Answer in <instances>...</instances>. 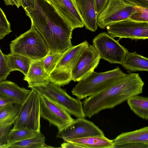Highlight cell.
<instances>
[{
	"label": "cell",
	"instance_id": "cell-1",
	"mask_svg": "<svg viewBox=\"0 0 148 148\" xmlns=\"http://www.w3.org/2000/svg\"><path fill=\"white\" fill-rule=\"evenodd\" d=\"M50 52L63 53L72 46L73 29L46 0H36L34 8L26 12Z\"/></svg>",
	"mask_w": 148,
	"mask_h": 148
},
{
	"label": "cell",
	"instance_id": "cell-2",
	"mask_svg": "<svg viewBox=\"0 0 148 148\" xmlns=\"http://www.w3.org/2000/svg\"><path fill=\"white\" fill-rule=\"evenodd\" d=\"M144 83L138 73L125 74L107 88L85 99L82 102L86 117L111 109L143 92Z\"/></svg>",
	"mask_w": 148,
	"mask_h": 148
},
{
	"label": "cell",
	"instance_id": "cell-3",
	"mask_svg": "<svg viewBox=\"0 0 148 148\" xmlns=\"http://www.w3.org/2000/svg\"><path fill=\"white\" fill-rule=\"evenodd\" d=\"M125 74L119 66L104 72L93 71L78 81L71 92L80 100L85 99L107 88Z\"/></svg>",
	"mask_w": 148,
	"mask_h": 148
},
{
	"label": "cell",
	"instance_id": "cell-4",
	"mask_svg": "<svg viewBox=\"0 0 148 148\" xmlns=\"http://www.w3.org/2000/svg\"><path fill=\"white\" fill-rule=\"evenodd\" d=\"M10 53L27 57L32 60L44 58L49 50L45 40L32 26L26 32L12 41Z\"/></svg>",
	"mask_w": 148,
	"mask_h": 148
},
{
	"label": "cell",
	"instance_id": "cell-5",
	"mask_svg": "<svg viewBox=\"0 0 148 148\" xmlns=\"http://www.w3.org/2000/svg\"><path fill=\"white\" fill-rule=\"evenodd\" d=\"M40 102L39 94L32 89L21 105L14 130L27 129L40 132Z\"/></svg>",
	"mask_w": 148,
	"mask_h": 148
},
{
	"label": "cell",
	"instance_id": "cell-6",
	"mask_svg": "<svg viewBox=\"0 0 148 148\" xmlns=\"http://www.w3.org/2000/svg\"><path fill=\"white\" fill-rule=\"evenodd\" d=\"M31 88L58 103L69 113L77 118L86 117L80 100L69 96L65 90L60 86L50 82L45 85L34 86Z\"/></svg>",
	"mask_w": 148,
	"mask_h": 148
},
{
	"label": "cell",
	"instance_id": "cell-7",
	"mask_svg": "<svg viewBox=\"0 0 148 148\" xmlns=\"http://www.w3.org/2000/svg\"><path fill=\"white\" fill-rule=\"evenodd\" d=\"M107 32H103L96 36L92 40V45L99 53L101 58L111 64H122L128 50Z\"/></svg>",
	"mask_w": 148,
	"mask_h": 148
},
{
	"label": "cell",
	"instance_id": "cell-8",
	"mask_svg": "<svg viewBox=\"0 0 148 148\" xmlns=\"http://www.w3.org/2000/svg\"><path fill=\"white\" fill-rule=\"evenodd\" d=\"M139 10V7L124 0H109L97 17L98 26L103 29L110 25L129 19L131 15Z\"/></svg>",
	"mask_w": 148,
	"mask_h": 148
},
{
	"label": "cell",
	"instance_id": "cell-9",
	"mask_svg": "<svg viewBox=\"0 0 148 148\" xmlns=\"http://www.w3.org/2000/svg\"><path fill=\"white\" fill-rule=\"evenodd\" d=\"M108 34L114 38L132 40L148 38V22H139L128 19L113 23L106 27Z\"/></svg>",
	"mask_w": 148,
	"mask_h": 148
},
{
	"label": "cell",
	"instance_id": "cell-10",
	"mask_svg": "<svg viewBox=\"0 0 148 148\" xmlns=\"http://www.w3.org/2000/svg\"><path fill=\"white\" fill-rule=\"evenodd\" d=\"M38 94L40 102V116L47 120L50 125L52 124L56 126L59 131L73 121L74 119L63 108L45 96Z\"/></svg>",
	"mask_w": 148,
	"mask_h": 148
},
{
	"label": "cell",
	"instance_id": "cell-11",
	"mask_svg": "<svg viewBox=\"0 0 148 148\" xmlns=\"http://www.w3.org/2000/svg\"><path fill=\"white\" fill-rule=\"evenodd\" d=\"M104 136L103 131L93 122L85 118H79L74 119L66 127L58 131L56 137L66 140L86 137Z\"/></svg>",
	"mask_w": 148,
	"mask_h": 148
},
{
	"label": "cell",
	"instance_id": "cell-12",
	"mask_svg": "<svg viewBox=\"0 0 148 148\" xmlns=\"http://www.w3.org/2000/svg\"><path fill=\"white\" fill-rule=\"evenodd\" d=\"M101 59L95 48L89 44L82 51L72 69V80L78 82L89 75L97 66Z\"/></svg>",
	"mask_w": 148,
	"mask_h": 148
},
{
	"label": "cell",
	"instance_id": "cell-13",
	"mask_svg": "<svg viewBox=\"0 0 148 148\" xmlns=\"http://www.w3.org/2000/svg\"><path fill=\"white\" fill-rule=\"evenodd\" d=\"M60 15L70 25L73 30L84 26L77 10L75 0H46Z\"/></svg>",
	"mask_w": 148,
	"mask_h": 148
},
{
	"label": "cell",
	"instance_id": "cell-14",
	"mask_svg": "<svg viewBox=\"0 0 148 148\" xmlns=\"http://www.w3.org/2000/svg\"><path fill=\"white\" fill-rule=\"evenodd\" d=\"M112 141L114 148H148V127L123 132Z\"/></svg>",
	"mask_w": 148,
	"mask_h": 148
},
{
	"label": "cell",
	"instance_id": "cell-15",
	"mask_svg": "<svg viewBox=\"0 0 148 148\" xmlns=\"http://www.w3.org/2000/svg\"><path fill=\"white\" fill-rule=\"evenodd\" d=\"M44 58L33 60L24 80L27 81L28 87L45 86L50 82L49 76L46 72L43 64Z\"/></svg>",
	"mask_w": 148,
	"mask_h": 148
},
{
	"label": "cell",
	"instance_id": "cell-16",
	"mask_svg": "<svg viewBox=\"0 0 148 148\" xmlns=\"http://www.w3.org/2000/svg\"><path fill=\"white\" fill-rule=\"evenodd\" d=\"M75 2L86 29L95 32L98 26L94 0H75Z\"/></svg>",
	"mask_w": 148,
	"mask_h": 148
},
{
	"label": "cell",
	"instance_id": "cell-17",
	"mask_svg": "<svg viewBox=\"0 0 148 148\" xmlns=\"http://www.w3.org/2000/svg\"><path fill=\"white\" fill-rule=\"evenodd\" d=\"M89 45L86 40L80 44L72 46L64 51L55 69L71 72L82 51Z\"/></svg>",
	"mask_w": 148,
	"mask_h": 148
},
{
	"label": "cell",
	"instance_id": "cell-18",
	"mask_svg": "<svg viewBox=\"0 0 148 148\" xmlns=\"http://www.w3.org/2000/svg\"><path fill=\"white\" fill-rule=\"evenodd\" d=\"M31 90L19 86L14 82L4 80L0 82V95L12 100L14 103L21 105Z\"/></svg>",
	"mask_w": 148,
	"mask_h": 148
},
{
	"label": "cell",
	"instance_id": "cell-19",
	"mask_svg": "<svg viewBox=\"0 0 148 148\" xmlns=\"http://www.w3.org/2000/svg\"><path fill=\"white\" fill-rule=\"evenodd\" d=\"M121 65L125 69L129 71H147L148 59L136 52H128Z\"/></svg>",
	"mask_w": 148,
	"mask_h": 148
},
{
	"label": "cell",
	"instance_id": "cell-20",
	"mask_svg": "<svg viewBox=\"0 0 148 148\" xmlns=\"http://www.w3.org/2000/svg\"><path fill=\"white\" fill-rule=\"evenodd\" d=\"M64 141L80 145L83 148H114L112 140L105 136L86 137Z\"/></svg>",
	"mask_w": 148,
	"mask_h": 148
},
{
	"label": "cell",
	"instance_id": "cell-21",
	"mask_svg": "<svg viewBox=\"0 0 148 148\" xmlns=\"http://www.w3.org/2000/svg\"><path fill=\"white\" fill-rule=\"evenodd\" d=\"M10 72L18 71L25 76L33 61L30 58L19 54L10 53L5 55Z\"/></svg>",
	"mask_w": 148,
	"mask_h": 148
},
{
	"label": "cell",
	"instance_id": "cell-22",
	"mask_svg": "<svg viewBox=\"0 0 148 148\" xmlns=\"http://www.w3.org/2000/svg\"><path fill=\"white\" fill-rule=\"evenodd\" d=\"M127 104L136 115L144 119H148V98L136 95L129 98Z\"/></svg>",
	"mask_w": 148,
	"mask_h": 148
},
{
	"label": "cell",
	"instance_id": "cell-23",
	"mask_svg": "<svg viewBox=\"0 0 148 148\" xmlns=\"http://www.w3.org/2000/svg\"><path fill=\"white\" fill-rule=\"evenodd\" d=\"M45 137L41 133L23 140L13 143L7 148H43Z\"/></svg>",
	"mask_w": 148,
	"mask_h": 148
},
{
	"label": "cell",
	"instance_id": "cell-24",
	"mask_svg": "<svg viewBox=\"0 0 148 148\" xmlns=\"http://www.w3.org/2000/svg\"><path fill=\"white\" fill-rule=\"evenodd\" d=\"M40 133L27 129L10 130L7 136L6 148L13 143L34 136Z\"/></svg>",
	"mask_w": 148,
	"mask_h": 148
},
{
	"label": "cell",
	"instance_id": "cell-25",
	"mask_svg": "<svg viewBox=\"0 0 148 148\" xmlns=\"http://www.w3.org/2000/svg\"><path fill=\"white\" fill-rule=\"evenodd\" d=\"M18 113L10 116L0 121V143L6 144L7 136L10 128L16 121Z\"/></svg>",
	"mask_w": 148,
	"mask_h": 148
},
{
	"label": "cell",
	"instance_id": "cell-26",
	"mask_svg": "<svg viewBox=\"0 0 148 148\" xmlns=\"http://www.w3.org/2000/svg\"><path fill=\"white\" fill-rule=\"evenodd\" d=\"M63 53L52 52L49 51L44 58V69L49 76L55 68Z\"/></svg>",
	"mask_w": 148,
	"mask_h": 148
},
{
	"label": "cell",
	"instance_id": "cell-27",
	"mask_svg": "<svg viewBox=\"0 0 148 148\" xmlns=\"http://www.w3.org/2000/svg\"><path fill=\"white\" fill-rule=\"evenodd\" d=\"M21 105L14 103L8 104L0 109V121L18 113Z\"/></svg>",
	"mask_w": 148,
	"mask_h": 148
},
{
	"label": "cell",
	"instance_id": "cell-28",
	"mask_svg": "<svg viewBox=\"0 0 148 148\" xmlns=\"http://www.w3.org/2000/svg\"><path fill=\"white\" fill-rule=\"evenodd\" d=\"M11 32L10 24L0 7V40L4 38Z\"/></svg>",
	"mask_w": 148,
	"mask_h": 148
},
{
	"label": "cell",
	"instance_id": "cell-29",
	"mask_svg": "<svg viewBox=\"0 0 148 148\" xmlns=\"http://www.w3.org/2000/svg\"><path fill=\"white\" fill-rule=\"evenodd\" d=\"M10 73L5 55L0 48V82L5 80Z\"/></svg>",
	"mask_w": 148,
	"mask_h": 148
},
{
	"label": "cell",
	"instance_id": "cell-30",
	"mask_svg": "<svg viewBox=\"0 0 148 148\" xmlns=\"http://www.w3.org/2000/svg\"><path fill=\"white\" fill-rule=\"evenodd\" d=\"M139 7V10L130 17L131 20L139 22H148V8Z\"/></svg>",
	"mask_w": 148,
	"mask_h": 148
},
{
	"label": "cell",
	"instance_id": "cell-31",
	"mask_svg": "<svg viewBox=\"0 0 148 148\" xmlns=\"http://www.w3.org/2000/svg\"><path fill=\"white\" fill-rule=\"evenodd\" d=\"M21 6L28 12L34 9L36 3V0H19Z\"/></svg>",
	"mask_w": 148,
	"mask_h": 148
},
{
	"label": "cell",
	"instance_id": "cell-32",
	"mask_svg": "<svg viewBox=\"0 0 148 148\" xmlns=\"http://www.w3.org/2000/svg\"><path fill=\"white\" fill-rule=\"evenodd\" d=\"M109 0H94L98 16L107 5Z\"/></svg>",
	"mask_w": 148,
	"mask_h": 148
},
{
	"label": "cell",
	"instance_id": "cell-33",
	"mask_svg": "<svg viewBox=\"0 0 148 148\" xmlns=\"http://www.w3.org/2000/svg\"><path fill=\"white\" fill-rule=\"evenodd\" d=\"M135 6L148 8V0H124Z\"/></svg>",
	"mask_w": 148,
	"mask_h": 148
},
{
	"label": "cell",
	"instance_id": "cell-34",
	"mask_svg": "<svg viewBox=\"0 0 148 148\" xmlns=\"http://www.w3.org/2000/svg\"><path fill=\"white\" fill-rule=\"evenodd\" d=\"M61 146L60 147L63 148H82L80 145L66 141H64V142L61 144Z\"/></svg>",
	"mask_w": 148,
	"mask_h": 148
},
{
	"label": "cell",
	"instance_id": "cell-35",
	"mask_svg": "<svg viewBox=\"0 0 148 148\" xmlns=\"http://www.w3.org/2000/svg\"><path fill=\"white\" fill-rule=\"evenodd\" d=\"M11 103H14V101L12 100L0 95V109L5 106Z\"/></svg>",
	"mask_w": 148,
	"mask_h": 148
},
{
	"label": "cell",
	"instance_id": "cell-36",
	"mask_svg": "<svg viewBox=\"0 0 148 148\" xmlns=\"http://www.w3.org/2000/svg\"><path fill=\"white\" fill-rule=\"evenodd\" d=\"M4 1L5 5H15L18 8L20 6H21L19 0H4Z\"/></svg>",
	"mask_w": 148,
	"mask_h": 148
},
{
	"label": "cell",
	"instance_id": "cell-37",
	"mask_svg": "<svg viewBox=\"0 0 148 148\" xmlns=\"http://www.w3.org/2000/svg\"><path fill=\"white\" fill-rule=\"evenodd\" d=\"M0 148H6V145L0 143Z\"/></svg>",
	"mask_w": 148,
	"mask_h": 148
},
{
	"label": "cell",
	"instance_id": "cell-38",
	"mask_svg": "<svg viewBox=\"0 0 148 148\" xmlns=\"http://www.w3.org/2000/svg\"></svg>",
	"mask_w": 148,
	"mask_h": 148
}]
</instances>
